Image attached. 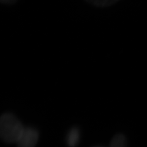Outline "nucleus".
<instances>
[{
    "label": "nucleus",
    "mask_w": 147,
    "mask_h": 147,
    "mask_svg": "<svg viewBox=\"0 0 147 147\" xmlns=\"http://www.w3.org/2000/svg\"><path fill=\"white\" fill-rule=\"evenodd\" d=\"M24 129L19 119L12 113H5L0 117V139L4 142L17 143Z\"/></svg>",
    "instance_id": "1"
},
{
    "label": "nucleus",
    "mask_w": 147,
    "mask_h": 147,
    "mask_svg": "<svg viewBox=\"0 0 147 147\" xmlns=\"http://www.w3.org/2000/svg\"><path fill=\"white\" fill-rule=\"evenodd\" d=\"M39 139V131L34 127H24L21 137L17 142V147H35Z\"/></svg>",
    "instance_id": "2"
},
{
    "label": "nucleus",
    "mask_w": 147,
    "mask_h": 147,
    "mask_svg": "<svg viewBox=\"0 0 147 147\" xmlns=\"http://www.w3.org/2000/svg\"><path fill=\"white\" fill-rule=\"evenodd\" d=\"M80 139V131L77 127H74L69 131L66 136V141L69 147H76Z\"/></svg>",
    "instance_id": "3"
},
{
    "label": "nucleus",
    "mask_w": 147,
    "mask_h": 147,
    "mask_svg": "<svg viewBox=\"0 0 147 147\" xmlns=\"http://www.w3.org/2000/svg\"><path fill=\"white\" fill-rule=\"evenodd\" d=\"M90 5L98 8H106L112 6L120 0H84Z\"/></svg>",
    "instance_id": "4"
},
{
    "label": "nucleus",
    "mask_w": 147,
    "mask_h": 147,
    "mask_svg": "<svg viewBox=\"0 0 147 147\" xmlns=\"http://www.w3.org/2000/svg\"><path fill=\"white\" fill-rule=\"evenodd\" d=\"M127 142L126 137L122 134L115 136L110 142L109 147H127Z\"/></svg>",
    "instance_id": "5"
},
{
    "label": "nucleus",
    "mask_w": 147,
    "mask_h": 147,
    "mask_svg": "<svg viewBox=\"0 0 147 147\" xmlns=\"http://www.w3.org/2000/svg\"><path fill=\"white\" fill-rule=\"evenodd\" d=\"M18 0H0V4L6 6H12L18 2Z\"/></svg>",
    "instance_id": "6"
},
{
    "label": "nucleus",
    "mask_w": 147,
    "mask_h": 147,
    "mask_svg": "<svg viewBox=\"0 0 147 147\" xmlns=\"http://www.w3.org/2000/svg\"><path fill=\"white\" fill-rule=\"evenodd\" d=\"M94 147H102V146H94Z\"/></svg>",
    "instance_id": "7"
}]
</instances>
